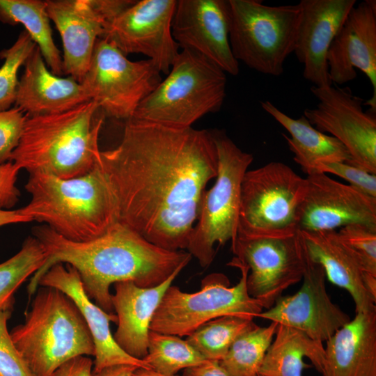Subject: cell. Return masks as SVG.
Instances as JSON below:
<instances>
[{
    "instance_id": "cell-23",
    "label": "cell",
    "mask_w": 376,
    "mask_h": 376,
    "mask_svg": "<svg viewBox=\"0 0 376 376\" xmlns=\"http://www.w3.org/2000/svg\"><path fill=\"white\" fill-rule=\"evenodd\" d=\"M184 267H180L162 283L141 288L132 281L114 283L111 295L118 328L113 335L116 344L130 357L142 360L148 352V334L153 315L166 292Z\"/></svg>"
},
{
    "instance_id": "cell-15",
    "label": "cell",
    "mask_w": 376,
    "mask_h": 376,
    "mask_svg": "<svg viewBox=\"0 0 376 376\" xmlns=\"http://www.w3.org/2000/svg\"><path fill=\"white\" fill-rule=\"evenodd\" d=\"M325 277L322 267L312 261L306 253L299 290L294 295L281 296L258 318L299 330L314 340L327 341L351 319L330 299Z\"/></svg>"
},
{
    "instance_id": "cell-1",
    "label": "cell",
    "mask_w": 376,
    "mask_h": 376,
    "mask_svg": "<svg viewBox=\"0 0 376 376\" xmlns=\"http://www.w3.org/2000/svg\"><path fill=\"white\" fill-rule=\"evenodd\" d=\"M96 166L119 223L164 249H187L205 187L217 174L211 131L130 118L120 143L100 150Z\"/></svg>"
},
{
    "instance_id": "cell-29",
    "label": "cell",
    "mask_w": 376,
    "mask_h": 376,
    "mask_svg": "<svg viewBox=\"0 0 376 376\" xmlns=\"http://www.w3.org/2000/svg\"><path fill=\"white\" fill-rule=\"evenodd\" d=\"M256 325L252 319L224 315L203 324L186 340L206 360L220 361L235 340Z\"/></svg>"
},
{
    "instance_id": "cell-19",
    "label": "cell",
    "mask_w": 376,
    "mask_h": 376,
    "mask_svg": "<svg viewBox=\"0 0 376 376\" xmlns=\"http://www.w3.org/2000/svg\"><path fill=\"white\" fill-rule=\"evenodd\" d=\"M332 84L343 85L363 72L373 88V95L363 105L376 111V1L355 4L333 40L327 55Z\"/></svg>"
},
{
    "instance_id": "cell-17",
    "label": "cell",
    "mask_w": 376,
    "mask_h": 376,
    "mask_svg": "<svg viewBox=\"0 0 376 376\" xmlns=\"http://www.w3.org/2000/svg\"><path fill=\"white\" fill-rule=\"evenodd\" d=\"M299 230H336L360 224L376 228V198L323 173L307 175Z\"/></svg>"
},
{
    "instance_id": "cell-18",
    "label": "cell",
    "mask_w": 376,
    "mask_h": 376,
    "mask_svg": "<svg viewBox=\"0 0 376 376\" xmlns=\"http://www.w3.org/2000/svg\"><path fill=\"white\" fill-rule=\"evenodd\" d=\"M48 16L61 38L63 73L81 83L97 40L112 19L104 0H47Z\"/></svg>"
},
{
    "instance_id": "cell-27",
    "label": "cell",
    "mask_w": 376,
    "mask_h": 376,
    "mask_svg": "<svg viewBox=\"0 0 376 376\" xmlns=\"http://www.w3.org/2000/svg\"><path fill=\"white\" fill-rule=\"evenodd\" d=\"M308 358L321 374L324 361L322 343L296 329L278 324L273 340L260 368V376H302Z\"/></svg>"
},
{
    "instance_id": "cell-38",
    "label": "cell",
    "mask_w": 376,
    "mask_h": 376,
    "mask_svg": "<svg viewBox=\"0 0 376 376\" xmlns=\"http://www.w3.org/2000/svg\"><path fill=\"white\" fill-rule=\"evenodd\" d=\"M20 170L12 161L0 164V210H9L19 201L16 181Z\"/></svg>"
},
{
    "instance_id": "cell-31",
    "label": "cell",
    "mask_w": 376,
    "mask_h": 376,
    "mask_svg": "<svg viewBox=\"0 0 376 376\" xmlns=\"http://www.w3.org/2000/svg\"><path fill=\"white\" fill-rule=\"evenodd\" d=\"M142 360L151 370L165 375H176L207 361L186 340L153 331L149 332L148 352Z\"/></svg>"
},
{
    "instance_id": "cell-30",
    "label": "cell",
    "mask_w": 376,
    "mask_h": 376,
    "mask_svg": "<svg viewBox=\"0 0 376 376\" xmlns=\"http://www.w3.org/2000/svg\"><path fill=\"white\" fill-rule=\"evenodd\" d=\"M278 323L255 327L239 336L219 361L231 376H259L266 352L270 346Z\"/></svg>"
},
{
    "instance_id": "cell-33",
    "label": "cell",
    "mask_w": 376,
    "mask_h": 376,
    "mask_svg": "<svg viewBox=\"0 0 376 376\" xmlns=\"http://www.w3.org/2000/svg\"><path fill=\"white\" fill-rule=\"evenodd\" d=\"M36 47L29 34L24 30L8 49L0 52L3 63L0 68V111L15 104L18 85V72Z\"/></svg>"
},
{
    "instance_id": "cell-43",
    "label": "cell",
    "mask_w": 376,
    "mask_h": 376,
    "mask_svg": "<svg viewBox=\"0 0 376 376\" xmlns=\"http://www.w3.org/2000/svg\"><path fill=\"white\" fill-rule=\"evenodd\" d=\"M132 376H178V375H165L158 373L149 368H137Z\"/></svg>"
},
{
    "instance_id": "cell-42",
    "label": "cell",
    "mask_w": 376,
    "mask_h": 376,
    "mask_svg": "<svg viewBox=\"0 0 376 376\" xmlns=\"http://www.w3.org/2000/svg\"><path fill=\"white\" fill-rule=\"evenodd\" d=\"M33 221L32 219L22 214L19 210H0V227L18 223H28Z\"/></svg>"
},
{
    "instance_id": "cell-24",
    "label": "cell",
    "mask_w": 376,
    "mask_h": 376,
    "mask_svg": "<svg viewBox=\"0 0 376 376\" xmlns=\"http://www.w3.org/2000/svg\"><path fill=\"white\" fill-rule=\"evenodd\" d=\"M322 376H376V311L356 313L326 341Z\"/></svg>"
},
{
    "instance_id": "cell-16",
    "label": "cell",
    "mask_w": 376,
    "mask_h": 376,
    "mask_svg": "<svg viewBox=\"0 0 376 376\" xmlns=\"http://www.w3.org/2000/svg\"><path fill=\"white\" fill-rule=\"evenodd\" d=\"M230 22L229 0H178L171 31L180 47L198 52L235 76L240 67L230 45Z\"/></svg>"
},
{
    "instance_id": "cell-4",
    "label": "cell",
    "mask_w": 376,
    "mask_h": 376,
    "mask_svg": "<svg viewBox=\"0 0 376 376\" xmlns=\"http://www.w3.org/2000/svg\"><path fill=\"white\" fill-rule=\"evenodd\" d=\"M25 189L31 200L20 212L67 240L90 241L118 223L113 197L96 166L87 174L70 179L31 173Z\"/></svg>"
},
{
    "instance_id": "cell-41",
    "label": "cell",
    "mask_w": 376,
    "mask_h": 376,
    "mask_svg": "<svg viewBox=\"0 0 376 376\" xmlns=\"http://www.w3.org/2000/svg\"><path fill=\"white\" fill-rule=\"evenodd\" d=\"M137 368L129 364L113 365L99 371H92L91 376H132Z\"/></svg>"
},
{
    "instance_id": "cell-40",
    "label": "cell",
    "mask_w": 376,
    "mask_h": 376,
    "mask_svg": "<svg viewBox=\"0 0 376 376\" xmlns=\"http://www.w3.org/2000/svg\"><path fill=\"white\" fill-rule=\"evenodd\" d=\"M181 376H231L218 361H209L186 368Z\"/></svg>"
},
{
    "instance_id": "cell-6",
    "label": "cell",
    "mask_w": 376,
    "mask_h": 376,
    "mask_svg": "<svg viewBox=\"0 0 376 376\" xmlns=\"http://www.w3.org/2000/svg\"><path fill=\"white\" fill-rule=\"evenodd\" d=\"M226 73L212 61L182 48L165 79L138 106L133 118L185 129L219 111L226 97Z\"/></svg>"
},
{
    "instance_id": "cell-37",
    "label": "cell",
    "mask_w": 376,
    "mask_h": 376,
    "mask_svg": "<svg viewBox=\"0 0 376 376\" xmlns=\"http://www.w3.org/2000/svg\"><path fill=\"white\" fill-rule=\"evenodd\" d=\"M331 173L344 179L350 185L364 193L376 198V175L356 166L345 162L324 163L319 165L315 173Z\"/></svg>"
},
{
    "instance_id": "cell-28",
    "label": "cell",
    "mask_w": 376,
    "mask_h": 376,
    "mask_svg": "<svg viewBox=\"0 0 376 376\" xmlns=\"http://www.w3.org/2000/svg\"><path fill=\"white\" fill-rule=\"evenodd\" d=\"M0 21L22 24L52 72L58 76L63 74V59L53 39L45 1L0 0Z\"/></svg>"
},
{
    "instance_id": "cell-35",
    "label": "cell",
    "mask_w": 376,
    "mask_h": 376,
    "mask_svg": "<svg viewBox=\"0 0 376 376\" xmlns=\"http://www.w3.org/2000/svg\"><path fill=\"white\" fill-rule=\"evenodd\" d=\"M11 313L0 311V376H34L8 331Z\"/></svg>"
},
{
    "instance_id": "cell-36",
    "label": "cell",
    "mask_w": 376,
    "mask_h": 376,
    "mask_svg": "<svg viewBox=\"0 0 376 376\" xmlns=\"http://www.w3.org/2000/svg\"><path fill=\"white\" fill-rule=\"evenodd\" d=\"M27 117L28 115L16 107L0 111V164L10 161Z\"/></svg>"
},
{
    "instance_id": "cell-2",
    "label": "cell",
    "mask_w": 376,
    "mask_h": 376,
    "mask_svg": "<svg viewBox=\"0 0 376 376\" xmlns=\"http://www.w3.org/2000/svg\"><path fill=\"white\" fill-rule=\"evenodd\" d=\"M33 234L43 246L46 260L30 280L29 295L36 292L40 279L52 266L65 263L77 271L88 298L109 313H113L112 284L128 281L141 288L155 287L191 258L184 250L155 245L119 222L104 235L87 242L67 240L46 225L34 228Z\"/></svg>"
},
{
    "instance_id": "cell-9",
    "label": "cell",
    "mask_w": 376,
    "mask_h": 376,
    "mask_svg": "<svg viewBox=\"0 0 376 376\" xmlns=\"http://www.w3.org/2000/svg\"><path fill=\"white\" fill-rule=\"evenodd\" d=\"M229 41L235 58L264 75L278 77L294 52L301 10L267 6L258 0H229Z\"/></svg>"
},
{
    "instance_id": "cell-20",
    "label": "cell",
    "mask_w": 376,
    "mask_h": 376,
    "mask_svg": "<svg viewBox=\"0 0 376 376\" xmlns=\"http://www.w3.org/2000/svg\"><path fill=\"white\" fill-rule=\"evenodd\" d=\"M356 0H301L294 52L303 77L316 87L332 86L327 63L329 47Z\"/></svg>"
},
{
    "instance_id": "cell-32",
    "label": "cell",
    "mask_w": 376,
    "mask_h": 376,
    "mask_svg": "<svg viewBox=\"0 0 376 376\" xmlns=\"http://www.w3.org/2000/svg\"><path fill=\"white\" fill-rule=\"evenodd\" d=\"M45 260L43 246L33 236L24 240L15 255L0 263V311H13L15 291L43 265Z\"/></svg>"
},
{
    "instance_id": "cell-22",
    "label": "cell",
    "mask_w": 376,
    "mask_h": 376,
    "mask_svg": "<svg viewBox=\"0 0 376 376\" xmlns=\"http://www.w3.org/2000/svg\"><path fill=\"white\" fill-rule=\"evenodd\" d=\"M24 66L15 105L29 116L61 113L91 100L81 83L52 72L37 46Z\"/></svg>"
},
{
    "instance_id": "cell-39",
    "label": "cell",
    "mask_w": 376,
    "mask_h": 376,
    "mask_svg": "<svg viewBox=\"0 0 376 376\" xmlns=\"http://www.w3.org/2000/svg\"><path fill=\"white\" fill-rule=\"evenodd\" d=\"M93 361L87 356H79L61 365L52 376H91Z\"/></svg>"
},
{
    "instance_id": "cell-12",
    "label": "cell",
    "mask_w": 376,
    "mask_h": 376,
    "mask_svg": "<svg viewBox=\"0 0 376 376\" xmlns=\"http://www.w3.org/2000/svg\"><path fill=\"white\" fill-rule=\"evenodd\" d=\"M311 91L318 102L306 109L303 116L345 147L350 164L376 175V111H363L364 100L349 87L313 86Z\"/></svg>"
},
{
    "instance_id": "cell-26",
    "label": "cell",
    "mask_w": 376,
    "mask_h": 376,
    "mask_svg": "<svg viewBox=\"0 0 376 376\" xmlns=\"http://www.w3.org/2000/svg\"><path fill=\"white\" fill-rule=\"evenodd\" d=\"M263 109L285 128L290 135L283 134L293 159L307 175L315 173L324 163L351 164V157L345 147L335 137L316 130L301 116L295 119L281 111L273 103L260 102Z\"/></svg>"
},
{
    "instance_id": "cell-8",
    "label": "cell",
    "mask_w": 376,
    "mask_h": 376,
    "mask_svg": "<svg viewBox=\"0 0 376 376\" xmlns=\"http://www.w3.org/2000/svg\"><path fill=\"white\" fill-rule=\"evenodd\" d=\"M211 132L217 151V174L213 186L203 194L186 249L203 267L212 263L215 244L231 241L233 244L237 238L242 181L253 159L224 131Z\"/></svg>"
},
{
    "instance_id": "cell-5",
    "label": "cell",
    "mask_w": 376,
    "mask_h": 376,
    "mask_svg": "<svg viewBox=\"0 0 376 376\" xmlns=\"http://www.w3.org/2000/svg\"><path fill=\"white\" fill-rule=\"evenodd\" d=\"M24 322L10 331L34 376H52L79 356H95L87 324L73 300L61 290L39 286Z\"/></svg>"
},
{
    "instance_id": "cell-7",
    "label": "cell",
    "mask_w": 376,
    "mask_h": 376,
    "mask_svg": "<svg viewBox=\"0 0 376 376\" xmlns=\"http://www.w3.org/2000/svg\"><path fill=\"white\" fill-rule=\"evenodd\" d=\"M306 191V178L282 162L247 171L241 185L237 237L295 235Z\"/></svg>"
},
{
    "instance_id": "cell-14",
    "label": "cell",
    "mask_w": 376,
    "mask_h": 376,
    "mask_svg": "<svg viewBox=\"0 0 376 376\" xmlns=\"http://www.w3.org/2000/svg\"><path fill=\"white\" fill-rule=\"evenodd\" d=\"M176 3V0L134 1L107 24L101 38L126 56H146L168 75L180 52L171 31Z\"/></svg>"
},
{
    "instance_id": "cell-11",
    "label": "cell",
    "mask_w": 376,
    "mask_h": 376,
    "mask_svg": "<svg viewBox=\"0 0 376 376\" xmlns=\"http://www.w3.org/2000/svg\"><path fill=\"white\" fill-rule=\"evenodd\" d=\"M162 81L152 61H132L112 43L99 38L81 83L104 115L126 120Z\"/></svg>"
},
{
    "instance_id": "cell-25",
    "label": "cell",
    "mask_w": 376,
    "mask_h": 376,
    "mask_svg": "<svg viewBox=\"0 0 376 376\" xmlns=\"http://www.w3.org/2000/svg\"><path fill=\"white\" fill-rule=\"evenodd\" d=\"M299 231L308 258L322 267L333 284L347 290L354 300L355 312L376 311V301L365 287V279L370 274L363 272L336 230Z\"/></svg>"
},
{
    "instance_id": "cell-34",
    "label": "cell",
    "mask_w": 376,
    "mask_h": 376,
    "mask_svg": "<svg viewBox=\"0 0 376 376\" xmlns=\"http://www.w3.org/2000/svg\"><path fill=\"white\" fill-rule=\"evenodd\" d=\"M336 233L355 256L363 272L376 277V228L353 224L340 228Z\"/></svg>"
},
{
    "instance_id": "cell-21",
    "label": "cell",
    "mask_w": 376,
    "mask_h": 376,
    "mask_svg": "<svg viewBox=\"0 0 376 376\" xmlns=\"http://www.w3.org/2000/svg\"><path fill=\"white\" fill-rule=\"evenodd\" d=\"M39 286L53 287L61 290L76 304L82 314L95 348L93 371L119 364L149 368L143 361L126 354L116 344L110 329L111 322L117 323L116 314L109 313L91 301L86 294L77 271L70 265L56 263L40 279Z\"/></svg>"
},
{
    "instance_id": "cell-10",
    "label": "cell",
    "mask_w": 376,
    "mask_h": 376,
    "mask_svg": "<svg viewBox=\"0 0 376 376\" xmlns=\"http://www.w3.org/2000/svg\"><path fill=\"white\" fill-rule=\"evenodd\" d=\"M228 265L241 272L240 279L234 286L230 287L228 278L219 273L204 279L201 289L194 293L171 285L153 315L150 331L188 336L203 324L221 316L258 318L263 308L248 293L249 267L235 258Z\"/></svg>"
},
{
    "instance_id": "cell-44",
    "label": "cell",
    "mask_w": 376,
    "mask_h": 376,
    "mask_svg": "<svg viewBox=\"0 0 376 376\" xmlns=\"http://www.w3.org/2000/svg\"><path fill=\"white\" fill-rule=\"evenodd\" d=\"M259 376H260V375H259Z\"/></svg>"
},
{
    "instance_id": "cell-13",
    "label": "cell",
    "mask_w": 376,
    "mask_h": 376,
    "mask_svg": "<svg viewBox=\"0 0 376 376\" xmlns=\"http://www.w3.org/2000/svg\"><path fill=\"white\" fill-rule=\"evenodd\" d=\"M233 253L249 267V295L263 308L272 307L288 287L302 280L306 253L299 231L283 237H237Z\"/></svg>"
},
{
    "instance_id": "cell-3",
    "label": "cell",
    "mask_w": 376,
    "mask_h": 376,
    "mask_svg": "<svg viewBox=\"0 0 376 376\" xmlns=\"http://www.w3.org/2000/svg\"><path fill=\"white\" fill-rule=\"evenodd\" d=\"M92 100L58 113L27 117L10 161L29 174L62 179L87 174L100 157L103 116Z\"/></svg>"
}]
</instances>
